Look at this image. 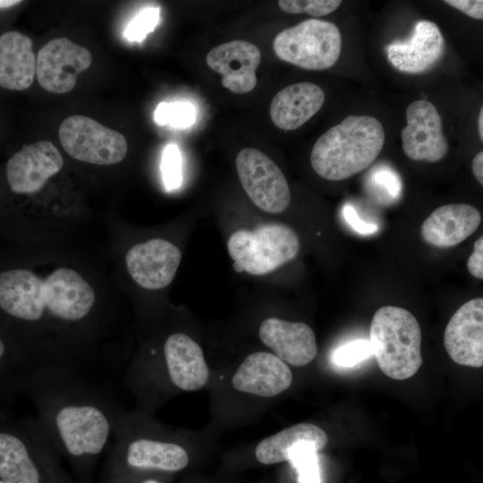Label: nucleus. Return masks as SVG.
Returning <instances> with one entry per match:
<instances>
[{
    "label": "nucleus",
    "instance_id": "36",
    "mask_svg": "<svg viewBox=\"0 0 483 483\" xmlns=\"http://www.w3.org/2000/svg\"><path fill=\"white\" fill-rule=\"evenodd\" d=\"M471 168L477 181L483 185V152L479 151L472 159Z\"/></svg>",
    "mask_w": 483,
    "mask_h": 483
},
{
    "label": "nucleus",
    "instance_id": "35",
    "mask_svg": "<svg viewBox=\"0 0 483 483\" xmlns=\"http://www.w3.org/2000/svg\"><path fill=\"white\" fill-rule=\"evenodd\" d=\"M378 184L387 189L392 197H398L400 194L401 184L399 179L390 171L378 172L376 177Z\"/></svg>",
    "mask_w": 483,
    "mask_h": 483
},
{
    "label": "nucleus",
    "instance_id": "23",
    "mask_svg": "<svg viewBox=\"0 0 483 483\" xmlns=\"http://www.w3.org/2000/svg\"><path fill=\"white\" fill-rule=\"evenodd\" d=\"M328 442L326 433L311 423H299L260 441L255 449L257 460L266 465L289 460L290 453L299 445H313L318 451Z\"/></svg>",
    "mask_w": 483,
    "mask_h": 483
},
{
    "label": "nucleus",
    "instance_id": "10",
    "mask_svg": "<svg viewBox=\"0 0 483 483\" xmlns=\"http://www.w3.org/2000/svg\"><path fill=\"white\" fill-rule=\"evenodd\" d=\"M63 164L59 150L51 141L25 145L6 164L9 186L17 194L38 192L61 170Z\"/></svg>",
    "mask_w": 483,
    "mask_h": 483
},
{
    "label": "nucleus",
    "instance_id": "19",
    "mask_svg": "<svg viewBox=\"0 0 483 483\" xmlns=\"http://www.w3.org/2000/svg\"><path fill=\"white\" fill-rule=\"evenodd\" d=\"M480 222L479 211L470 204L443 205L423 222L420 234L424 242L430 245L453 247L470 236Z\"/></svg>",
    "mask_w": 483,
    "mask_h": 483
},
{
    "label": "nucleus",
    "instance_id": "22",
    "mask_svg": "<svg viewBox=\"0 0 483 483\" xmlns=\"http://www.w3.org/2000/svg\"><path fill=\"white\" fill-rule=\"evenodd\" d=\"M37 57L30 38L19 31L0 36V86L10 90H24L33 83Z\"/></svg>",
    "mask_w": 483,
    "mask_h": 483
},
{
    "label": "nucleus",
    "instance_id": "33",
    "mask_svg": "<svg viewBox=\"0 0 483 483\" xmlns=\"http://www.w3.org/2000/svg\"><path fill=\"white\" fill-rule=\"evenodd\" d=\"M444 2L470 18L476 20L483 19L482 0H445Z\"/></svg>",
    "mask_w": 483,
    "mask_h": 483
},
{
    "label": "nucleus",
    "instance_id": "24",
    "mask_svg": "<svg viewBox=\"0 0 483 483\" xmlns=\"http://www.w3.org/2000/svg\"><path fill=\"white\" fill-rule=\"evenodd\" d=\"M126 459L129 465L135 468L165 471L182 470L189 462V455L181 445L147 438L131 442Z\"/></svg>",
    "mask_w": 483,
    "mask_h": 483
},
{
    "label": "nucleus",
    "instance_id": "6",
    "mask_svg": "<svg viewBox=\"0 0 483 483\" xmlns=\"http://www.w3.org/2000/svg\"><path fill=\"white\" fill-rule=\"evenodd\" d=\"M240 182L251 201L268 213H281L291 202L284 174L265 153L253 148L242 149L235 159Z\"/></svg>",
    "mask_w": 483,
    "mask_h": 483
},
{
    "label": "nucleus",
    "instance_id": "25",
    "mask_svg": "<svg viewBox=\"0 0 483 483\" xmlns=\"http://www.w3.org/2000/svg\"><path fill=\"white\" fill-rule=\"evenodd\" d=\"M0 478L4 483H39L26 445L15 436L0 433Z\"/></svg>",
    "mask_w": 483,
    "mask_h": 483
},
{
    "label": "nucleus",
    "instance_id": "5",
    "mask_svg": "<svg viewBox=\"0 0 483 483\" xmlns=\"http://www.w3.org/2000/svg\"><path fill=\"white\" fill-rule=\"evenodd\" d=\"M59 140L73 158L94 165L121 162L128 149L124 136L94 119L75 114L65 118L59 127Z\"/></svg>",
    "mask_w": 483,
    "mask_h": 483
},
{
    "label": "nucleus",
    "instance_id": "21",
    "mask_svg": "<svg viewBox=\"0 0 483 483\" xmlns=\"http://www.w3.org/2000/svg\"><path fill=\"white\" fill-rule=\"evenodd\" d=\"M164 353L170 378L184 391H196L208 382L209 371L201 347L185 334L176 333L165 341Z\"/></svg>",
    "mask_w": 483,
    "mask_h": 483
},
{
    "label": "nucleus",
    "instance_id": "30",
    "mask_svg": "<svg viewBox=\"0 0 483 483\" xmlns=\"http://www.w3.org/2000/svg\"><path fill=\"white\" fill-rule=\"evenodd\" d=\"M162 178L167 191L177 189L182 183V156L174 144L167 145L162 156Z\"/></svg>",
    "mask_w": 483,
    "mask_h": 483
},
{
    "label": "nucleus",
    "instance_id": "27",
    "mask_svg": "<svg viewBox=\"0 0 483 483\" xmlns=\"http://www.w3.org/2000/svg\"><path fill=\"white\" fill-rule=\"evenodd\" d=\"M195 108L190 103H160L154 114L158 125L168 124L174 128H185L195 121Z\"/></svg>",
    "mask_w": 483,
    "mask_h": 483
},
{
    "label": "nucleus",
    "instance_id": "11",
    "mask_svg": "<svg viewBox=\"0 0 483 483\" xmlns=\"http://www.w3.org/2000/svg\"><path fill=\"white\" fill-rule=\"evenodd\" d=\"M182 259L181 250L164 239H152L132 246L125 256L127 270L141 287H166L175 276Z\"/></svg>",
    "mask_w": 483,
    "mask_h": 483
},
{
    "label": "nucleus",
    "instance_id": "17",
    "mask_svg": "<svg viewBox=\"0 0 483 483\" xmlns=\"http://www.w3.org/2000/svg\"><path fill=\"white\" fill-rule=\"evenodd\" d=\"M258 335L275 356L296 367L309 364L318 353L315 334L303 322L269 318L261 323Z\"/></svg>",
    "mask_w": 483,
    "mask_h": 483
},
{
    "label": "nucleus",
    "instance_id": "32",
    "mask_svg": "<svg viewBox=\"0 0 483 483\" xmlns=\"http://www.w3.org/2000/svg\"><path fill=\"white\" fill-rule=\"evenodd\" d=\"M343 216L352 229L360 234L369 235L378 231V226L376 224L362 220L351 205H345L343 208Z\"/></svg>",
    "mask_w": 483,
    "mask_h": 483
},
{
    "label": "nucleus",
    "instance_id": "8",
    "mask_svg": "<svg viewBox=\"0 0 483 483\" xmlns=\"http://www.w3.org/2000/svg\"><path fill=\"white\" fill-rule=\"evenodd\" d=\"M407 125L401 131L404 154L416 161L436 163L448 152L442 118L429 101L411 102L406 109Z\"/></svg>",
    "mask_w": 483,
    "mask_h": 483
},
{
    "label": "nucleus",
    "instance_id": "31",
    "mask_svg": "<svg viewBox=\"0 0 483 483\" xmlns=\"http://www.w3.org/2000/svg\"><path fill=\"white\" fill-rule=\"evenodd\" d=\"M371 355L372 348L369 341L355 340L338 347L334 352L332 360L339 367L350 368Z\"/></svg>",
    "mask_w": 483,
    "mask_h": 483
},
{
    "label": "nucleus",
    "instance_id": "29",
    "mask_svg": "<svg viewBox=\"0 0 483 483\" xmlns=\"http://www.w3.org/2000/svg\"><path fill=\"white\" fill-rule=\"evenodd\" d=\"M160 20V10L148 7L140 11L127 25L124 37L131 42L142 41L148 33L152 32Z\"/></svg>",
    "mask_w": 483,
    "mask_h": 483
},
{
    "label": "nucleus",
    "instance_id": "40",
    "mask_svg": "<svg viewBox=\"0 0 483 483\" xmlns=\"http://www.w3.org/2000/svg\"><path fill=\"white\" fill-rule=\"evenodd\" d=\"M142 483H160L159 481H157V480H153V479H150V480H146Z\"/></svg>",
    "mask_w": 483,
    "mask_h": 483
},
{
    "label": "nucleus",
    "instance_id": "14",
    "mask_svg": "<svg viewBox=\"0 0 483 483\" xmlns=\"http://www.w3.org/2000/svg\"><path fill=\"white\" fill-rule=\"evenodd\" d=\"M44 280L45 309L64 320L83 318L92 309L95 292L76 271L61 267Z\"/></svg>",
    "mask_w": 483,
    "mask_h": 483
},
{
    "label": "nucleus",
    "instance_id": "20",
    "mask_svg": "<svg viewBox=\"0 0 483 483\" xmlns=\"http://www.w3.org/2000/svg\"><path fill=\"white\" fill-rule=\"evenodd\" d=\"M324 101V90L317 84L293 83L275 95L269 108L270 118L277 128L293 131L313 117Z\"/></svg>",
    "mask_w": 483,
    "mask_h": 483
},
{
    "label": "nucleus",
    "instance_id": "9",
    "mask_svg": "<svg viewBox=\"0 0 483 483\" xmlns=\"http://www.w3.org/2000/svg\"><path fill=\"white\" fill-rule=\"evenodd\" d=\"M55 425L66 450L74 456L100 453L110 432L105 413L91 405H68L60 409Z\"/></svg>",
    "mask_w": 483,
    "mask_h": 483
},
{
    "label": "nucleus",
    "instance_id": "2",
    "mask_svg": "<svg viewBox=\"0 0 483 483\" xmlns=\"http://www.w3.org/2000/svg\"><path fill=\"white\" fill-rule=\"evenodd\" d=\"M372 355L381 371L395 380L414 376L422 364L421 329L407 309L383 306L374 314L369 329Z\"/></svg>",
    "mask_w": 483,
    "mask_h": 483
},
{
    "label": "nucleus",
    "instance_id": "3",
    "mask_svg": "<svg viewBox=\"0 0 483 483\" xmlns=\"http://www.w3.org/2000/svg\"><path fill=\"white\" fill-rule=\"evenodd\" d=\"M227 250L237 272L261 275L295 258L300 239L286 225L266 223L253 230L240 229L233 233Z\"/></svg>",
    "mask_w": 483,
    "mask_h": 483
},
{
    "label": "nucleus",
    "instance_id": "28",
    "mask_svg": "<svg viewBox=\"0 0 483 483\" xmlns=\"http://www.w3.org/2000/svg\"><path fill=\"white\" fill-rule=\"evenodd\" d=\"M279 8L288 13H307L313 17L327 15L335 11L341 0H280Z\"/></svg>",
    "mask_w": 483,
    "mask_h": 483
},
{
    "label": "nucleus",
    "instance_id": "38",
    "mask_svg": "<svg viewBox=\"0 0 483 483\" xmlns=\"http://www.w3.org/2000/svg\"><path fill=\"white\" fill-rule=\"evenodd\" d=\"M20 3L21 1H17V0H0V9L10 8Z\"/></svg>",
    "mask_w": 483,
    "mask_h": 483
},
{
    "label": "nucleus",
    "instance_id": "39",
    "mask_svg": "<svg viewBox=\"0 0 483 483\" xmlns=\"http://www.w3.org/2000/svg\"><path fill=\"white\" fill-rule=\"evenodd\" d=\"M4 353V345L2 340L0 339V359L3 357Z\"/></svg>",
    "mask_w": 483,
    "mask_h": 483
},
{
    "label": "nucleus",
    "instance_id": "1",
    "mask_svg": "<svg viewBox=\"0 0 483 483\" xmlns=\"http://www.w3.org/2000/svg\"><path fill=\"white\" fill-rule=\"evenodd\" d=\"M386 140L382 123L369 115H349L315 142L310 163L328 181L348 179L369 166Z\"/></svg>",
    "mask_w": 483,
    "mask_h": 483
},
{
    "label": "nucleus",
    "instance_id": "13",
    "mask_svg": "<svg viewBox=\"0 0 483 483\" xmlns=\"http://www.w3.org/2000/svg\"><path fill=\"white\" fill-rule=\"evenodd\" d=\"M260 61L258 47L242 39L216 46L206 56L208 67L222 76L223 87L235 94L248 93L256 87Z\"/></svg>",
    "mask_w": 483,
    "mask_h": 483
},
{
    "label": "nucleus",
    "instance_id": "34",
    "mask_svg": "<svg viewBox=\"0 0 483 483\" xmlns=\"http://www.w3.org/2000/svg\"><path fill=\"white\" fill-rule=\"evenodd\" d=\"M467 268L470 274L478 278H483V237L480 236L473 246V251L468 258Z\"/></svg>",
    "mask_w": 483,
    "mask_h": 483
},
{
    "label": "nucleus",
    "instance_id": "15",
    "mask_svg": "<svg viewBox=\"0 0 483 483\" xmlns=\"http://www.w3.org/2000/svg\"><path fill=\"white\" fill-rule=\"evenodd\" d=\"M445 51L442 32L433 21H418L411 37L407 41L394 42L387 46L388 61L402 72L418 74L433 68Z\"/></svg>",
    "mask_w": 483,
    "mask_h": 483
},
{
    "label": "nucleus",
    "instance_id": "37",
    "mask_svg": "<svg viewBox=\"0 0 483 483\" xmlns=\"http://www.w3.org/2000/svg\"><path fill=\"white\" fill-rule=\"evenodd\" d=\"M478 131L481 142L483 141V107L480 108L478 118Z\"/></svg>",
    "mask_w": 483,
    "mask_h": 483
},
{
    "label": "nucleus",
    "instance_id": "7",
    "mask_svg": "<svg viewBox=\"0 0 483 483\" xmlns=\"http://www.w3.org/2000/svg\"><path fill=\"white\" fill-rule=\"evenodd\" d=\"M91 53L66 38L47 43L37 56V78L48 92L65 94L73 89L80 73L89 68Z\"/></svg>",
    "mask_w": 483,
    "mask_h": 483
},
{
    "label": "nucleus",
    "instance_id": "12",
    "mask_svg": "<svg viewBox=\"0 0 483 483\" xmlns=\"http://www.w3.org/2000/svg\"><path fill=\"white\" fill-rule=\"evenodd\" d=\"M444 345L457 364L483 366V299L462 305L450 318L444 333Z\"/></svg>",
    "mask_w": 483,
    "mask_h": 483
},
{
    "label": "nucleus",
    "instance_id": "16",
    "mask_svg": "<svg viewBox=\"0 0 483 483\" xmlns=\"http://www.w3.org/2000/svg\"><path fill=\"white\" fill-rule=\"evenodd\" d=\"M292 382V374L286 363L266 352L247 356L232 379L236 390L261 397L277 395L289 388Z\"/></svg>",
    "mask_w": 483,
    "mask_h": 483
},
{
    "label": "nucleus",
    "instance_id": "4",
    "mask_svg": "<svg viewBox=\"0 0 483 483\" xmlns=\"http://www.w3.org/2000/svg\"><path fill=\"white\" fill-rule=\"evenodd\" d=\"M273 49L279 59L300 68L326 70L339 59L342 35L333 22L309 19L279 32Z\"/></svg>",
    "mask_w": 483,
    "mask_h": 483
},
{
    "label": "nucleus",
    "instance_id": "18",
    "mask_svg": "<svg viewBox=\"0 0 483 483\" xmlns=\"http://www.w3.org/2000/svg\"><path fill=\"white\" fill-rule=\"evenodd\" d=\"M44 280L27 269L0 273V308L28 321H36L45 312Z\"/></svg>",
    "mask_w": 483,
    "mask_h": 483
},
{
    "label": "nucleus",
    "instance_id": "26",
    "mask_svg": "<svg viewBox=\"0 0 483 483\" xmlns=\"http://www.w3.org/2000/svg\"><path fill=\"white\" fill-rule=\"evenodd\" d=\"M318 448L304 444L296 447L289 455V462L296 469L300 483H321Z\"/></svg>",
    "mask_w": 483,
    "mask_h": 483
}]
</instances>
